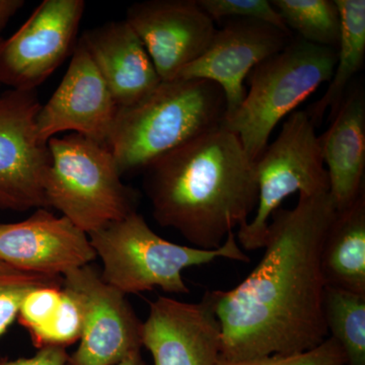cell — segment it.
Here are the masks:
<instances>
[{
    "instance_id": "1",
    "label": "cell",
    "mask_w": 365,
    "mask_h": 365,
    "mask_svg": "<svg viewBox=\"0 0 365 365\" xmlns=\"http://www.w3.org/2000/svg\"><path fill=\"white\" fill-rule=\"evenodd\" d=\"M336 215L329 192L299 195L294 209L273 213L260 263L237 287L212 290L222 328L220 359L297 354L329 337L321 254Z\"/></svg>"
},
{
    "instance_id": "2",
    "label": "cell",
    "mask_w": 365,
    "mask_h": 365,
    "mask_svg": "<svg viewBox=\"0 0 365 365\" xmlns=\"http://www.w3.org/2000/svg\"><path fill=\"white\" fill-rule=\"evenodd\" d=\"M144 172L155 222L195 248L222 247L258 204L254 163L239 137L222 127L158 158Z\"/></svg>"
},
{
    "instance_id": "3",
    "label": "cell",
    "mask_w": 365,
    "mask_h": 365,
    "mask_svg": "<svg viewBox=\"0 0 365 365\" xmlns=\"http://www.w3.org/2000/svg\"><path fill=\"white\" fill-rule=\"evenodd\" d=\"M227 101L206 79L162 81L150 95L118 109L106 146L122 175L145 169L158 158L222 127Z\"/></svg>"
},
{
    "instance_id": "4",
    "label": "cell",
    "mask_w": 365,
    "mask_h": 365,
    "mask_svg": "<svg viewBox=\"0 0 365 365\" xmlns=\"http://www.w3.org/2000/svg\"><path fill=\"white\" fill-rule=\"evenodd\" d=\"M88 235L103 262V279L125 295L155 287L168 294H189L182 275L185 269L218 258L250 262L234 232L215 250L181 246L155 234L137 211Z\"/></svg>"
},
{
    "instance_id": "5",
    "label": "cell",
    "mask_w": 365,
    "mask_h": 365,
    "mask_svg": "<svg viewBox=\"0 0 365 365\" xmlns=\"http://www.w3.org/2000/svg\"><path fill=\"white\" fill-rule=\"evenodd\" d=\"M337 50L292 37L287 47L255 66L244 102L222 127L239 137L254 163L267 148L271 133L323 83H330Z\"/></svg>"
},
{
    "instance_id": "6",
    "label": "cell",
    "mask_w": 365,
    "mask_h": 365,
    "mask_svg": "<svg viewBox=\"0 0 365 365\" xmlns=\"http://www.w3.org/2000/svg\"><path fill=\"white\" fill-rule=\"evenodd\" d=\"M45 182L48 207H54L90 235L136 212V195L125 186L111 150L78 133L47 143Z\"/></svg>"
},
{
    "instance_id": "7",
    "label": "cell",
    "mask_w": 365,
    "mask_h": 365,
    "mask_svg": "<svg viewBox=\"0 0 365 365\" xmlns=\"http://www.w3.org/2000/svg\"><path fill=\"white\" fill-rule=\"evenodd\" d=\"M316 127L306 111H295L282 125L280 133L254 163L258 182V204L253 220L240 227L242 248H264L269 218L288 196L328 193V173L322 158Z\"/></svg>"
},
{
    "instance_id": "8",
    "label": "cell",
    "mask_w": 365,
    "mask_h": 365,
    "mask_svg": "<svg viewBox=\"0 0 365 365\" xmlns=\"http://www.w3.org/2000/svg\"><path fill=\"white\" fill-rule=\"evenodd\" d=\"M62 277L83 314L81 343L67 365H116L140 352L143 323L126 295L108 284L91 264Z\"/></svg>"
},
{
    "instance_id": "9",
    "label": "cell",
    "mask_w": 365,
    "mask_h": 365,
    "mask_svg": "<svg viewBox=\"0 0 365 365\" xmlns=\"http://www.w3.org/2000/svg\"><path fill=\"white\" fill-rule=\"evenodd\" d=\"M41 106L35 90H11L0 95L1 209L48 208L45 182L50 153L36 130Z\"/></svg>"
},
{
    "instance_id": "10",
    "label": "cell",
    "mask_w": 365,
    "mask_h": 365,
    "mask_svg": "<svg viewBox=\"0 0 365 365\" xmlns=\"http://www.w3.org/2000/svg\"><path fill=\"white\" fill-rule=\"evenodd\" d=\"M83 0H44L6 40L0 53V83L34 91L71 52L85 14Z\"/></svg>"
},
{
    "instance_id": "11",
    "label": "cell",
    "mask_w": 365,
    "mask_h": 365,
    "mask_svg": "<svg viewBox=\"0 0 365 365\" xmlns=\"http://www.w3.org/2000/svg\"><path fill=\"white\" fill-rule=\"evenodd\" d=\"M127 23L143 43L162 81L178 78L207 49L215 23L197 0H148L132 4Z\"/></svg>"
},
{
    "instance_id": "12",
    "label": "cell",
    "mask_w": 365,
    "mask_h": 365,
    "mask_svg": "<svg viewBox=\"0 0 365 365\" xmlns=\"http://www.w3.org/2000/svg\"><path fill=\"white\" fill-rule=\"evenodd\" d=\"M117 112L111 91L78 40L61 83L36 118L38 139L47 144L56 134L73 131L106 145Z\"/></svg>"
},
{
    "instance_id": "13",
    "label": "cell",
    "mask_w": 365,
    "mask_h": 365,
    "mask_svg": "<svg viewBox=\"0 0 365 365\" xmlns=\"http://www.w3.org/2000/svg\"><path fill=\"white\" fill-rule=\"evenodd\" d=\"M294 34L262 21L228 20L216 30L205 52L178 78L206 79L220 86L227 101L225 117L230 116L244 102L250 71L284 49Z\"/></svg>"
},
{
    "instance_id": "14",
    "label": "cell",
    "mask_w": 365,
    "mask_h": 365,
    "mask_svg": "<svg viewBox=\"0 0 365 365\" xmlns=\"http://www.w3.org/2000/svg\"><path fill=\"white\" fill-rule=\"evenodd\" d=\"M96 258L88 235L47 208L37 209L23 222L0 223V261L11 267L63 276Z\"/></svg>"
},
{
    "instance_id": "15",
    "label": "cell",
    "mask_w": 365,
    "mask_h": 365,
    "mask_svg": "<svg viewBox=\"0 0 365 365\" xmlns=\"http://www.w3.org/2000/svg\"><path fill=\"white\" fill-rule=\"evenodd\" d=\"M93 63L120 108L143 100L160 83L143 43L126 20L108 21L81 36Z\"/></svg>"
},
{
    "instance_id": "16",
    "label": "cell",
    "mask_w": 365,
    "mask_h": 365,
    "mask_svg": "<svg viewBox=\"0 0 365 365\" xmlns=\"http://www.w3.org/2000/svg\"><path fill=\"white\" fill-rule=\"evenodd\" d=\"M330 127L319 135L328 173L329 194L337 212L349 208L364 192L365 93L350 86Z\"/></svg>"
},
{
    "instance_id": "17",
    "label": "cell",
    "mask_w": 365,
    "mask_h": 365,
    "mask_svg": "<svg viewBox=\"0 0 365 365\" xmlns=\"http://www.w3.org/2000/svg\"><path fill=\"white\" fill-rule=\"evenodd\" d=\"M326 287L365 295V194L337 212L321 254Z\"/></svg>"
},
{
    "instance_id": "18",
    "label": "cell",
    "mask_w": 365,
    "mask_h": 365,
    "mask_svg": "<svg viewBox=\"0 0 365 365\" xmlns=\"http://www.w3.org/2000/svg\"><path fill=\"white\" fill-rule=\"evenodd\" d=\"M335 1L341 18L335 71L323 97L306 111L316 128L323 122L327 112H330V120L335 116L351 86L353 78L361 71L365 59L364 0Z\"/></svg>"
},
{
    "instance_id": "19",
    "label": "cell",
    "mask_w": 365,
    "mask_h": 365,
    "mask_svg": "<svg viewBox=\"0 0 365 365\" xmlns=\"http://www.w3.org/2000/svg\"><path fill=\"white\" fill-rule=\"evenodd\" d=\"M323 309L330 337L344 350L346 365H365V295L326 287Z\"/></svg>"
},
{
    "instance_id": "20",
    "label": "cell",
    "mask_w": 365,
    "mask_h": 365,
    "mask_svg": "<svg viewBox=\"0 0 365 365\" xmlns=\"http://www.w3.org/2000/svg\"><path fill=\"white\" fill-rule=\"evenodd\" d=\"M271 4L300 39L337 50L341 18L335 0H272Z\"/></svg>"
},
{
    "instance_id": "21",
    "label": "cell",
    "mask_w": 365,
    "mask_h": 365,
    "mask_svg": "<svg viewBox=\"0 0 365 365\" xmlns=\"http://www.w3.org/2000/svg\"><path fill=\"white\" fill-rule=\"evenodd\" d=\"M43 287H62L63 277L26 272L0 261V337L18 318L26 295Z\"/></svg>"
},
{
    "instance_id": "22",
    "label": "cell",
    "mask_w": 365,
    "mask_h": 365,
    "mask_svg": "<svg viewBox=\"0 0 365 365\" xmlns=\"http://www.w3.org/2000/svg\"><path fill=\"white\" fill-rule=\"evenodd\" d=\"M83 333V314L78 302L62 288L61 299L56 312L42 328L30 333L37 348L55 346L66 348L81 340Z\"/></svg>"
},
{
    "instance_id": "23",
    "label": "cell",
    "mask_w": 365,
    "mask_h": 365,
    "mask_svg": "<svg viewBox=\"0 0 365 365\" xmlns=\"http://www.w3.org/2000/svg\"><path fill=\"white\" fill-rule=\"evenodd\" d=\"M197 2L215 23L225 19L253 20L292 34L279 13L267 0H197Z\"/></svg>"
},
{
    "instance_id": "24",
    "label": "cell",
    "mask_w": 365,
    "mask_h": 365,
    "mask_svg": "<svg viewBox=\"0 0 365 365\" xmlns=\"http://www.w3.org/2000/svg\"><path fill=\"white\" fill-rule=\"evenodd\" d=\"M343 348L334 338L328 337L321 345L297 354H274L246 360L230 361L218 359L215 365H346Z\"/></svg>"
},
{
    "instance_id": "25",
    "label": "cell",
    "mask_w": 365,
    "mask_h": 365,
    "mask_svg": "<svg viewBox=\"0 0 365 365\" xmlns=\"http://www.w3.org/2000/svg\"><path fill=\"white\" fill-rule=\"evenodd\" d=\"M62 288L63 287L35 288L26 295L18 318L29 333L42 328L52 318L61 299Z\"/></svg>"
},
{
    "instance_id": "26",
    "label": "cell",
    "mask_w": 365,
    "mask_h": 365,
    "mask_svg": "<svg viewBox=\"0 0 365 365\" xmlns=\"http://www.w3.org/2000/svg\"><path fill=\"white\" fill-rule=\"evenodd\" d=\"M68 359L66 348L48 346L40 348L39 351L30 359H1L0 365H67Z\"/></svg>"
},
{
    "instance_id": "27",
    "label": "cell",
    "mask_w": 365,
    "mask_h": 365,
    "mask_svg": "<svg viewBox=\"0 0 365 365\" xmlns=\"http://www.w3.org/2000/svg\"><path fill=\"white\" fill-rule=\"evenodd\" d=\"M24 4L23 0H0V33Z\"/></svg>"
},
{
    "instance_id": "28",
    "label": "cell",
    "mask_w": 365,
    "mask_h": 365,
    "mask_svg": "<svg viewBox=\"0 0 365 365\" xmlns=\"http://www.w3.org/2000/svg\"><path fill=\"white\" fill-rule=\"evenodd\" d=\"M116 365H148L144 361L143 356H141V352H136L134 354H131L130 356L126 357L124 360Z\"/></svg>"
},
{
    "instance_id": "29",
    "label": "cell",
    "mask_w": 365,
    "mask_h": 365,
    "mask_svg": "<svg viewBox=\"0 0 365 365\" xmlns=\"http://www.w3.org/2000/svg\"><path fill=\"white\" fill-rule=\"evenodd\" d=\"M4 45H6V40L0 38V53H1L2 49H4Z\"/></svg>"
}]
</instances>
